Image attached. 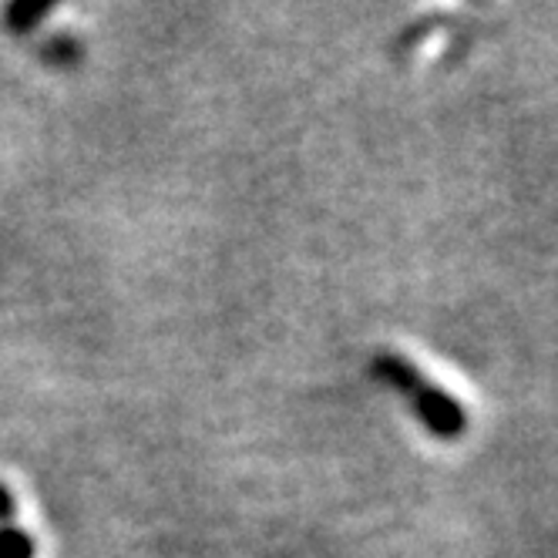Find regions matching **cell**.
Wrapping results in <instances>:
<instances>
[{"instance_id":"obj_4","label":"cell","mask_w":558,"mask_h":558,"mask_svg":"<svg viewBox=\"0 0 558 558\" xmlns=\"http://www.w3.org/2000/svg\"><path fill=\"white\" fill-rule=\"evenodd\" d=\"M82 54H85L82 41L71 37V34H58V37H51V41L41 48V58L51 61V64H61V68L77 64V61H82Z\"/></svg>"},{"instance_id":"obj_3","label":"cell","mask_w":558,"mask_h":558,"mask_svg":"<svg viewBox=\"0 0 558 558\" xmlns=\"http://www.w3.org/2000/svg\"><path fill=\"white\" fill-rule=\"evenodd\" d=\"M37 542L27 529L14 525H0V558H34Z\"/></svg>"},{"instance_id":"obj_1","label":"cell","mask_w":558,"mask_h":558,"mask_svg":"<svg viewBox=\"0 0 558 558\" xmlns=\"http://www.w3.org/2000/svg\"><path fill=\"white\" fill-rule=\"evenodd\" d=\"M371 371L380 384H387L390 390L404 397L430 437H437V441H458V437H464V430H468L464 404L445 387L430 384L404 353L380 350L371 361Z\"/></svg>"},{"instance_id":"obj_5","label":"cell","mask_w":558,"mask_h":558,"mask_svg":"<svg viewBox=\"0 0 558 558\" xmlns=\"http://www.w3.org/2000/svg\"><path fill=\"white\" fill-rule=\"evenodd\" d=\"M14 522H17V498L4 482H0V525H14Z\"/></svg>"},{"instance_id":"obj_2","label":"cell","mask_w":558,"mask_h":558,"mask_svg":"<svg viewBox=\"0 0 558 558\" xmlns=\"http://www.w3.org/2000/svg\"><path fill=\"white\" fill-rule=\"evenodd\" d=\"M51 11H54L51 0H17V4H11L4 11V21H8L11 31L27 34V31H34L37 24H41Z\"/></svg>"}]
</instances>
